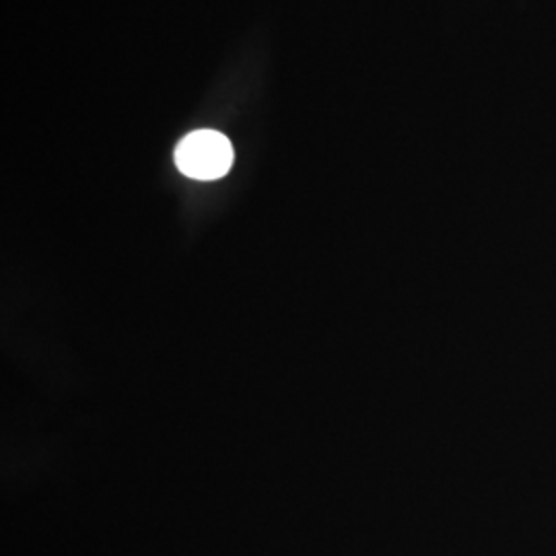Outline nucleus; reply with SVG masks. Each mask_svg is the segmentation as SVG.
<instances>
[{
  "label": "nucleus",
  "instance_id": "nucleus-1",
  "mask_svg": "<svg viewBox=\"0 0 556 556\" xmlns=\"http://www.w3.org/2000/svg\"><path fill=\"white\" fill-rule=\"evenodd\" d=\"M176 165L184 176L192 179H219L233 165V147L217 130H194L179 140Z\"/></svg>",
  "mask_w": 556,
  "mask_h": 556
}]
</instances>
